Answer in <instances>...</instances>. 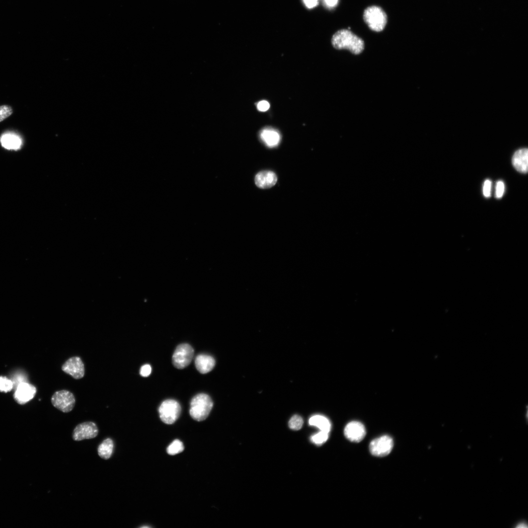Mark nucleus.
Masks as SVG:
<instances>
[{"label": "nucleus", "instance_id": "nucleus-1", "mask_svg": "<svg viewBox=\"0 0 528 528\" xmlns=\"http://www.w3.org/2000/svg\"><path fill=\"white\" fill-rule=\"evenodd\" d=\"M332 44L337 50H348L354 54H360L364 49L362 39L348 30H341L335 33Z\"/></svg>", "mask_w": 528, "mask_h": 528}, {"label": "nucleus", "instance_id": "nucleus-2", "mask_svg": "<svg viewBox=\"0 0 528 528\" xmlns=\"http://www.w3.org/2000/svg\"><path fill=\"white\" fill-rule=\"evenodd\" d=\"M213 406L211 398L207 394H199L191 400L189 413L195 420L201 422L205 420Z\"/></svg>", "mask_w": 528, "mask_h": 528}, {"label": "nucleus", "instance_id": "nucleus-3", "mask_svg": "<svg viewBox=\"0 0 528 528\" xmlns=\"http://www.w3.org/2000/svg\"><path fill=\"white\" fill-rule=\"evenodd\" d=\"M363 19L369 28L376 32H382L388 22L387 15L380 7L371 6L364 12Z\"/></svg>", "mask_w": 528, "mask_h": 528}, {"label": "nucleus", "instance_id": "nucleus-4", "mask_svg": "<svg viewBox=\"0 0 528 528\" xmlns=\"http://www.w3.org/2000/svg\"><path fill=\"white\" fill-rule=\"evenodd\" d=\"M161 420L165 424L171 425L179 418L181 407L179 403L174 400H167L162 403L159 409Z\"/></svg>", "mask_w": 528, "mask_h": 528}, {"label": "nucleus", "instance_id": "nucleus-5", "mask_svg": "<svg viewBox=\"0 0 528 528\" xmlns=\"http://www.w3.org/2000/svg\"><path fill=\"white\" fill-rule=\"evenodd\" d=\"M392 438L385 435L373 440L370 445L371 454L376 457H384L389 455L393 447Z\"/></svg>", "mask_w": 528, "mask_h": 528}, {"label": "nucleus", "instance_id": "nucleus-6", "mask_svg": "<svg viewBox=\"0 0 528 528\" xmlns=\"http://www.w3.org/2000/svg\"><path fill=\"white\" fill-rule=\"evenodd\" d=\"M194 354V349L189 344L185 343L179 345L173 355V365L179 369L186 368L191 363Z\"/></svg>", "mask_w": 528, "mask_h": 528}, {"label": "nucleus", "instance_id": "nucleus-7", "mask_svg": "<svg viewBox=\"0 0 528 528\" xmlns=\"http://www.w3.org/2000/svg\"><path fill=\"white\" fill-rule=\"evenodd\" d=\"M51 401L55 408L64 413L70 412L73 409L75 404L73 394L66 390L55 392Z\"/></svg>", "mask_w": 528, "mask_h": 528}, {"label": "nucleus", "instance_id": "nucleus-8", "mask_svg": "<svg viewBox=\"0 0 528 528\" xmlns=\"http://www.w3.org/2000/svg\"><path fill=\"white\" fill-rule=\"evenodd\" d=\"M62 370L76 380L82 379L85 375L84 363L79 357H73L68 359L62 365Z\"/></svg>", "mask_w": 528, "mask_h": 528}, {"label": "nucleus", "instance_id": "nucleus-9", "mask_svg": "<svg viewBox=\"0 0 528 528\" xmlns=\"http://www.w3.org/2000/svg\"><path fill=\"white\" fill-rule=\"evenodd\" d=\"M99 433L97 425L92 422L82 423L78 425L73 430L72 437L77 441L96 437Z\"/></svg>", "mask_w": 528, "mask_h": 528}, {"label": "nucleus", "instance_id": "nucleus-10", "mask_svg": "<svg viewBox=\"0 0 528 528\" xmlns=\"http://www.w3.org/2000/svg\"><path fill=\"white\" fill-rule=\"evenodd\" d=\"M344 435L349 441L358 443L361 442L366 435L364 425L359 422L349 423L344 428Z\"/></svg>", "mask_w": 528, "mask_h": 528}, {"label": "nucleus", "instance_id": "nucleus-11", "mask_svg": "<svg viewBox=\"0 0 528 528\" xmlns=\"http://www.w3.org/2000/svg\"><path fill=\"white\" fill-rule=\"evenodd\" d=\"M36 392V388L34 386L23 382L17 386L14 397L18 404H25L34 398Z\"/></svg>", "mask_w": 528, "mask_h": 528}, {"label": "nucleus", "instance_id": "nucleus-12", "mask_svg": "<svg viewBox=\"0 0 528 528\" xmlns=\"http://www.w3.org/2000/svg\"><path fill=\"white\" fill-rule=\"evenodd\" d=\"M512 165L519 172L526 173L528 170V151L527 148H522L517 151L514 154Z\"/></svg>", "mask_w": 528, "mask_h": 528}, {"label": "nucleus", "instance_id": "nucleus-13", "mask_svg": "<svg viewBox=\"0 0 528 528\" xmlns=\"http://www.w3.org/2000/svg\"><path fill=\"white\" fill-rule=\"evenodd\" d=\"M277 178L276 174L271 171H263L255 176V183L257 187L262 189H268L273 187L276 183Z\"/></svg>", "mask_w": 528, "mask_h": 528}, {"label": "nucleus", "instance_id": "nucleus-14", "mask_svg": "<svg viewBox=\"0 0 528 528\" xmlns=\"http://www.w3.org/2000/svg\"><path fill=\"white\" fill-rule=\"evenodd\" d=\"M195 363L198 371L204 374L212 370L215 365V360L211 356L200 354L196 358Z\"/></svg>", "mask_w": 528, "mask_h": 528}, {"label": "nucleus", "instance_id": "nucleus-15", "mask_svg": "<svg viewBox=\"0 0 528 528\" xmlns=\"http://www.w3.org/2000/svg\"><path fill=\"white\" fill-rule=\"evenodd\" d=\"M260 137L262 141L270 148L277 146L281 140L279 132L270 127L263 129L260 132Z\"/></svg>", "mask_w": 528, "mask_h": 528}, {"label": "nucleus", "instance_id": "nucleus-16", "mask_svg": "<svg viewBox=\"0 0 528 528\" xmlns=\"http://www.w3.org/2000/svg\"><path fill=\"white\" fill-rule=\"evenodd\" d=\"M0 141L3 147L8 150H17L21 148L22 144L20 137L12 133L3 135Z\"/></svg>", "mask_w": 528, "mask_h": 528}, {"label": "nucleus", "instance_id": "nucleus-17", "mask_svg": "<svg viewBox=\"0 0 528 528\" xmlns=\"http://www.w3.org/2000/svg\"><path fill=\"white\" fill-rule=\"evenodd\" d=\"M310 425L318 427L321 431L328 433L331 430V424L329 420L324 416L317 415L312 416L309 420Z\"/></svg>", "mask_w": 528, "mask_h": 528}, {"label": "nucleus", "instance_id": "nucleus-18", "mask_svg": "<svg viewBox=\"0 0 528 528\" xmlns=\"http://www.w3.org/2000/svg\"><path fill=\"white\" fill-rule=\"evenodd\" d=\"M114 443L110 438L105 440L98 447V454L100 457L105 460L109 459L113 452Z\"/></svg>", "mask_w": 528, "mask_h": 528}, {"label": "nucleus", "instance_id": "nucleus-19", "mask_svg": "<svg viewBox=\"0 0 528 528\" xmlns=\"http://www.w3.org/2000/svg\"><path fill=\"white\" fill-rule=\"evenodd\" d=\"M184 450L183 443L179 440H175L169 446L167 451L169 455L174 456L181 453Z\"/></svg>", "mask_w": 528, "mask_h": 528}, {"label": "nucleus", "instance_id": "nucleus-20", "mask_svg": "<svg viewBox=\"0 0 528 528\" xmlns=\"http://www.w3.org/2000/svg\"><path fill=\"white\" fill-rule=\"evenodd\" d=\"M14 388L13 381L5 376L0 377V392H8Z\"/></svg>", "mask_w": 528, "mask_h": 528}, {"label": "nucleus", "instance_id": "nucleus-21", "mask_svg": "<svg viewBox=\"0 0 528 528\" xmlns=\"http://www.w3.org/2000/svg\"><path fill=\"white\" fill-rule=\"evenodd\" d=\"M329 438V433L321 431L311 437V441L318 445H321L325 443Z\"/></svg>", "mask_w": 528, "mask_h": 528}, {"label": "nucleus", "instance_id": "nucleus-22", "mask_svg": "<svg viewBox=\"0 0 528 528\" xmlns=\"http://www.w3.org/2000/svg\"><path fill=\"white\" fill-rule=\"evenodd\" d=\"M304 420L300 416L297 415L293 416L290 420L289 426L291 429L298 430L303 427Z\"/></svg>", "mask_w": 528, "mask_h": 528}, {"label": "nucleus", "instance_id": "nucleus-23", "mask_svg": "<svg viewBox=\"0 0 528 528\" xmlns=\"http://www.w3.org/2000/svg\"><path fill=\"white\" fill-rule=\"evenodd\" d=\"M13 113V109L11 106L4 105L0 106V122H2Z\"/></svg>", "mask_w": 528, "mask_h": 528}, {"label": "nucleus", "instance_id": "nucleus-24", "mask_svg": "<svg viewBox=\"0 0 528 528\" xmlns=\"http://www.w3.org/2000/svg\"><path fill=\"white\" fill-rule=\"evenodd\" d=\"M505 190L504 184L502 181H498L496 184L495 196L498 199L502 197Z\"/></svg>", "mask_w": 528, "mask_h": 528}, {"label": "nucleus", "instance_id": "nucleus-25", "mask_svg": "<svg viewBox=\"0 0 528 528\" xmlns=\"http://www.w3.org/2000/svg\"><path fill=\"white\" fill-rule=\"evenodd\" d=\"M492 182L489 180H487L483 186V194L485 197L489 198L491 196Z\"/></svg>", "mask_w": 528, "mask_h": 528}, {"label": "nucleus", "instance_id": "nucleus-26", "mask_svg": "<svg viewBox=\"0 0 528 528\" xmlns=\"http://www.w3.org/2000/svg\"><path fill=\"white\" fill-rule=\"evenodd\" d=\"M152 372V368L149 364L143 365L140 370V374L142 376L147 377Z\"/></svg>", "mask_w": 528, "mask_h": 528}, {"label": "nucleus", "instance_id": "nucleus-27", "mask_svg": "<svg viewBox=\"0 0 528 528\" xmlns=\"http://www.w3.org/2000/svg\"><path fill=\"white\" fill-rule=\"evenodd\" d=\"M257 107L259 111L266 112L269 109L270 105L268 102L263 101L258 103Z\"/></svg>", "mask_w": 528, "mask_h": 528}, {"label": "nucleus", "instance_id": "nucleus-28", "mask_svg": "<svg viewBox=\"0 0 528 528\" xmlns=\"http://www.w3.org/2000/svg\"><path fill=\"white\" fill-rule=\"evenodd\" d=\"M306 6L308 9H313L317 7L319 0H303Z\"/></svg>", "mask_w": 528, "mask_h": 528}, {"label": "nucleus", "instance_id": "nucleus-29", "mask_svg": "<svg viewBox=\"0 0 528 528\" xmlns=\"http://www.w3.org/2000/svg\"><path fill=\"white\" fill-rule=\"evenodd\" d=\"M323 1L326 7L332 9L337 6L339 0H323Z\"/></svg>", "mask_w": 528, "mask_h": 528}]
</instances>
